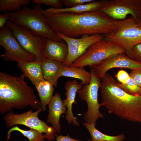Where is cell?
<instances>
[{"instance_id": "6da1fadb", "label": "cell", "mask_w": 141, "mask_h": 141, "mask_svg": "<svg viewBox=\"0 0 141 141\" xmlns=\"http://www.w3.org/2000/svg\"><path fill=\"white\" fill-rule=\"evenodd\" d=\"M42 14L51 29L68 37L78 38L86 35L105 36L115 30L125 20L114 19L101 10L81 13Z\"/></svg>"}, {"instance_id": "7a4b0ae2", "label": "cell", "mask_w": 141, "mask_h": 141, "mask_svg": "<svg viewBox=\"0 0 141 141\" xmlns=\"http://www.w3.org/2000/svg\"><path fill=\"white\" fill-rule=\"evenodd\" d=\"M112 77L106 73L101 79V103L108 112L121 119L141 123V95L134 96L124 91Z\"/></svg>"}, {"instance_id": "3957f363", "label": "cell", "mask_w": 141, "mask_h": 141, "mask_svg": "<svg viewBox=\"0 0 141 141\" xmlns=\"http://www.w3.org/2000/svg\"><path fill=\"white\" fill-rule=\"evenodd\" d=\"M25 77L22 74L16 77L0 72L1 114L27 106L37 110L41 108L40 101L34 89L25 81Z\"/></svg>"}, {"instance_id": "277c9868", "label": "cell", "mask_w": 141, "mask_h": 141, "mask_svg": "<svg viewBox=\"0 0 141 141\" xmlns=\"http://www.w3.org/2000/svg\"><path fill=\"white\" fill-rule=\"evenodd\" d=\"M40 4L33 9L24 5L21 9L13 12L4 11L9 20L27 30L33 34L61 42H65L53 31L42 14Z\"/></svg>"}, {"instance_id": "5b68a950", "label": "cell", "mask_w": 141, "mask_h": 141, "mask_svg": "<svg viewBox=\"0 0 141 141\" xmlns=\"http://www.w3.org/2000/svg\"><path fill=\"white\" fill-rule=\"evenodd\" d=\"M125 52L119 45L104 39L91 45L70 66L84 68L88 66L90 67Z\"/></svg>"}, {"instance_id": "8992f818", "label": "cell", "mask_w": 141, "mask_h": 141, "mask_svg": "<svg viewBox=\"0 0 141 141\" xmlns=\"http://www.w3.org/2000/svg\"><path fill=\"white\" fill-rule=\"evenodd\" d=\"M90 70L91 78L89 83L84 85L81 89L78 91L77 93L81 99L87 103L88 110L84 115L85 122L94 123L96 125L98 119L104 117L103 114L99 111V108L102 105L98 100V92L101 78L92 68H90Z\"/></svg>"}, {"instance_id": "52a82bcc", "label": "cell", "mask_w": 141, "mask_h": 141, "mask_svg": "<svg viewBox=\"0 0 141 141\" xmlns=\"http://www.w3.org/2000/svg\"><path fill=\"white\" fill-rule=\"evenodd\" d=\"M43 111L41 108L35 112L31 109L24 113L16 114L11 110L7 113L3 119L7 128L15 125H25L45 133L48 136L47 140L51 141L55 139L56 132L52 126H49L46 122L39 119L38 115Z\"/></svg>"}, {"instance_id": "ba28073f", "label": "cell", "mask_w": 141, "mask_h": 141, "mask_svg": "<svg viewBox=\"0 0 141 141\" xmlns=\"http://www.w3.org/2000/svg\"><path fill=\"white\" fill-rule=\"evenodd\" d=\"M5 26L10 29L21 46L27 52L33 55L36 60L42 62L47 59L43 51L47 38L34 35L10 21H7Z\"/></svg>"}, {"instance_id": "9c48e42d", "label": "cell", "mask_w": 141, "mask_h": 141, "mask_svg": "<svg viewBox=\"0 0 141 141\" xmlns=\"http://www.w3.org/2000/svg\"><path fill=\"white\" fill-rule=\"evenodd\" d=\"M136 19L131 16L115 30L104 36V39L122 47L128 52L134 46L141 43V28L136 24Z\"/></svg>"}, {"instance_id": "30bf717a", "label": "cell", "mask_w": 141, "mask_h": 141, "mask_svg": "<svg viewBox=\"0 0 141 141\" xmlns=\"http://www.w3.org/2000/svg\"><path fill=\"white\" fill-rule=\"evenodd\" d=\"M0 45L4 49V52L0 56L5 61L19 63L36 60L33 55L21 46L10 29L6 26L0 28Z\"/></svg>"}, {"instance_id": "8fae6325", "label": "cell", "mask_w": 141, "mask_h": 141, "mask_svg": "<svg viewBox=\"0 0 141 141\" xmlns=\"http://www.w3.org/2000/svg\"><path fill=\"white\" fill-rule=\"evenodd\" d=\"M57 33L68 45V55L63 64L68 66H70L91 45L104 39V35L99 34L86 35L80 38H74L59 33Z\"/></svg>"}, {"instance_id": "7c38bea8", "label": "cell", "mask_w": 141, "mask_h": 141, "mask_svg": "<svg viewBox=\"0 0 141 141\" xmlns=\"http://www.w3.org/2000/svg\"><path fill=\"white\" fill-rule=\"evenodd\" d=\"M100 10L116 20H124L128 15L136 19L141 11V0H107Z\"/></svg>"}, {"instance_id": "4fadbf2b", "label": "cell", "mask_w": 141, "mask_h": 141, "mask_svg": "<svg viewBox=\"0 0 141 141\" xmlns=\"http://www.w3.org/2000/svg\"><path fill=\"white\" fill-rule=\"evenodd\" d=\"M101 78L104 77L109 70L124 68L132 70L141 68V64L132 60L125 53L121 54L91 67Z\"/></svg>"}, {"instance_id": "5bb4252c", "label": "cell", "mask_w": 141, "mask_h": 141, "mask_svg": "<svg viewBox=\"0 0 141 141\" xmlns=\"http://www.w3.org/2000/svg\"><path fill=\"white\" fill-rule=\"evenodd\" d=\"M48 105L49 113L46 123L51 125L56 132L59 133L61 128L60 124V117L62 114L66 113L67 109L60 95L58 93L53 96Z\"/></svg>"}, {"instance_id": "9a60e30c", "label": "cell", "mask_w": 141, "mask_h": 141, "mask_svg": "<svg viewBox=\"0 0 141 141\" xmlns=\"http://www.w3.org/2000/svg\"><path fill=\"white\" fill-rule=\"evenodd\" d=\"M83 87V85L79 83L76 80L68 81L65 83V90L66 92L65 94L66 98L64 99L63 103L67 108V110L66 115V119L68 123L73 122L74 125L78 126L79 125V123L76 118L73 116L72 111V106L73 103L77 104L75 100L77 93L78 90Z\"/></svg>"}, {"instance_id": "2e32d148", "label": "cell", "mask_w": 141, "mask_h": 141, "mask_svg": "<svg viewBox=\"0 0 141 141\" xmlns=\"http://www.w3.org/2000/svg\"><path fill=\"white\" fill-rule=\"evenodd\" d=\"M43 51L47 59L56 60L63 63L67 57L68 48L65 42L47 39Z\"/></svg>"}, {"instance_id": "e0dca14e", "label": "cell", "mask_w": 141, "mask_h": 141, "mask_svg": "<svg viewBox=\"0 0 141 141\" xmlns=\"http://www.w3.org/2000/svg\"><path fill=\"white\" fill-rule=\"evenodd\" d=\"M63 65L60 62L49 59L41 62V68L44 79L56 87L58 79L61 77Z\"/></svg>"}, {"instance_id": "ac0fdd59", "label": "cell", "mask_w": 141, "mask_h": 141, "mask_svg": "<svg viewBox=\"0 0 141 141\" xmlns=\"http://www.w3.org/2000/svg\"><path fill=\"white\" fill-rule=\"evenodd\" d=\"M107 0L93 1L84 4L71 8H55L51 7L43 11L47 14H53L62 13H81L100 10Z\"/></svg>"}, {"instance_id": "d6986e66", "label": "cell", "mask_w": 141, "mask_h": 141, "mask_svg": "<svg viewBox=\"0 0 141 141\" xmlns=\"http://www.w3.org/2000/svg\"><path fill=\"white\" fill-rule=\"evenodd\" d=\"M41 63L40 61L35 60L17 63L22 74L34 85L44 79L41 69Z\"/></svg>"}, {"instance_id": "ffe728a7", "label": "cell", "mask_w": 141, "mask_h": 141, "mask_svg": "<svg viewBox=\"0 0 141 141\" xmlns=\"http://www.w3.org/2000/svg\"><path fill=\"white\" fill-rule=\"evenodd\" d=\"M34 86L39 97L41 108L45 111L53 96L54 86L44 79Z\"/></svg>"}, {"instance_id": "44dd1931", "label": "cell", "mask_w": 141, "mask_h": 141, "mask_svg": "<svg viewBox=\"0 0 141 141\" xmlns=\"http://www.w3.org/2000/svg\"><path fill=\"white\" fill-rule=\"evenodd\" d=\"M64 76L78 79L81 80V83L85 85L89 83L91 78L90 72L84 68L63 65L61 69V77Z\"/></svg>"}, {"instance_id": "7402d4cb", "label": "cell", "mask_w": 141, "mask_h": 141, "mask_svg": "<svg viewBox=\"0 0 141 141\" xmlns=\"http://www.w3.org/2000/svg\"><path fill=\"white\" fill-rule=\"evenodd\" d=\"M83 124L91 135L92 141H123L125 138L123 134L111 136L103 133L96 128L94 123L83 122Z\"/></svg>"}, {"instance_id": "603a6c76", "label": "cell", "mask_w": 141, "mask_h": 141, "mask_svg": "<svg viewBox=\"0 0 141 141\" xmlns=\"http://www.w3.org/2000/svg\"><path fill=\"white\" fill-rule=\"evenodd\" d=\"M14 131H18L24 136L27 137L29 141H45L48 137L45 134H43L36 129L30 128L29 130H24L20 128L17 125L11 128L8 132L7 141L11 138V133Z\"/></svg>"}, {"instance_id": "cb8c5ba5", "label": "cell", "mask_w": 141, "mask_h": 141, "mask_svg": "<svg viewBox=\"0 0 141 141\" xmlns=\"http://www.w3.org/2000/svg\"><path fill=\"white\" fill-rule=\"evenodd\" d=\"M30 0H0V11L13 12L21 9L24 5L29 3Z\"/></svg>"}, {"instance_id": "d4e9b609", "label": "cell", "mask_w": 141, "mask_h": 141, "mask_svg": "<svg viewBox=\"0 0 141 141\" xmlns=\"http://www.w3.org/2000/svg\"><path fill=\"white\" fill-rule=\"evenodd\" d=\"M116 84L127 93L134 96L141 95V88L131 78H130L124 83L116 81Z\"/></svg>"}, {"instance_id": "484cf974", "label": "cell", "mask_w": 141, "mask_h": 141, "mask_svg": "<svg viewBox=\"0 0 141 141\" xmlns=\"http://www.w3.org/2000/svg\"><path fill=\"white\" fill-rule=\"evenodd\" d=\"M126 54L132 60L141 64V43L133 46Z\"/></svg>"}, {"instance_id": "4316f807", "label": "cell", "mask_w": 141, "mask_h": 141, "mask_svg": "<svg viewBox=\"0 0 141 141\" xmlns=\"http://www.w3.org/2000/svg\"><path fill=\"white\" fill-rule=\"evenodd\" d=\"M32 1L36 4H44L55 8H62L63 5L61 0H33Z\"/></svg>"}, {"instance_id": "83f0119b", "label": "cell", "mask_w": 141, "mask_h": 141, "mask_svg": "<svg viewBox=\"0 0 141 141\" xmlns=\"http://www.w3.org/2000/svg\"><path fill=\"white\" fill-rule=\"evenodd\" d=\"M66 8H71L90 2L93 0H61Z\"/></svg>"}, {"instance_id": "f1b7e54d", "label": "cell", "mask_w": 141, "mask_h": 141, "mask_svg": "<svg viewBox=\"0 0 141 141\" xmlns=\"http://www.w3.org/2000/svg\"><path fill=\"white\" fill-rule=\"evenodd\" d=\"M130 76L141 88V68L131 70Z\"/></svg>"}, {"instance_id": "f546056e", "label": "cell", "mask_w": 141, "mask_h": 141, "mask_svg": "<svg viewBox=\"0 0 141 141\" xmlns=\"http://www.w3.org/2000/svg\"><path fill=\"white\" fill-rule=\"evenodd\" d=\"M116 77L117 80L121 83H125L130 77L126 72L123 70L118 72Z\"/></svg>"}, {"instance_id": "4dcf8cb0", "label": "cell", "mask_w": 141, "mask_h": 141, "mask_svg": "<svg viewBox=\"0 0 141 141\" xmlns=\"http://www.w3.org/2000/svg\"><path fill=\"white\" fill-rule=\"evenodd\" d=\"M56 137V141H82L72 138L69 135L66 136L55 134Z\"/></svg>"}, {"instance_id": "1f68e13d", "label": "cell", "mask_w": 141, "mask_h": 141, "mask_svg": "<svg viewBox=\"0 0 141 141\" xmlns=\"http://www.w3.org/2000/svg\"><path fill=\"white\" fill-rule=\"evenodd\" d=\"M9 20L7 15L5 14L0 15V27L2 28L5 26V25Z\"/></svg>"}, {"instance_id": "d6a6232c", "label": "cell", "mask_w": 141, "mask_h": 141, "mask_svg": "<svg viewBox=\"0 0 141 141\" xmlns=\"http://www.w3.org/2000/svg\"><path fill=\"white\" fill-rule=\"evenodd\" d=\"M135 21L137 26L141 28V11L137 18L136 19Z\"/></svg>"}, {"instance_id": "836d02e7", "label": "cell", "mask_w": 141, "mask_h": 141, "mask_svg": "<svg viewBox=\"0 0 141 141\" xmlns=\"http://www.w3.org/2000/svg\"><path fill=\"white\" fill-rule=\"evenodd\" d=\"M88 141H92V140L91 139H89Z\"/></svg>"}]
</instances>
